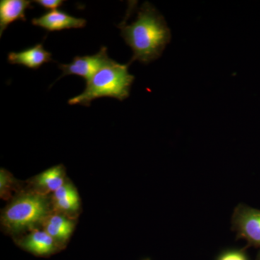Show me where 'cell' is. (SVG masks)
I'll list each match as a JSON object with an SVG mask.
<instances>
[{
  "instance_id": "cell-1",
  "label": "cell",
  "mask_w": 260,
  "mask_h": 260,
  "mask_svg": "<svg viewBox=\"0 0 260 260\" xmlns=\"http://www.w3.org/2000/svg\"><path fill=\"white\" fill-rule=\"evenodd\" d=\"M118 28L126 44L133 49L129 64L134 61L147 64L156 60L172 39L164 16L148 2L140 8L135 22L127 25L123 21Z\"/></svg>"
},
{
  "instance_id": "cell-2",
  "label": "cell",
  "mask_w": 260,
  "mask_h": 260,
  "mask_svg": "<svg viewBox=\"0 0 260 260\" xmlns=\"http://www.w3.org/2000/svg\"><path fill=\"white\" fill-rule=\"evenodd\" d=\"M52 210L50 196L34 189H23L2 210L1 226L6 234L18 236L41 226Z\"/></svg>"
},
{
  "instance_id": "cell-3",
  "label": "cell",
  "mask_w": 260,
  "mask_h": 260,
  "mask_svg": "<svg viewBox=\"0 0 260 260\" xmlns=\"http://www.w3.org/2000/svg\"><path fill=\"white\" fill-rule=\"evenodd\" d=\"M129 64H121L113 60L99 70L86 83L83 93L68 101L70 105L90 107L95 99L114 98L122 102L129 96L134 75L128 72Z\"/></svg>"
},
{
  "instance_id": "cell-4",
  "label": "cell",
  "mask_w": 260,
  "mask_h": 260,
  "mask_svg": "<svg viewBox=\"0 0 260 260\" xmlns=\"http://www.w3.org/2000/svg\"><path fill=\"white\" fill-rule=\"evenodd\" d=\"M232 229L237 239H244L248 246L260 248V210L238 205L232 218Z\"/></svg>"
},
{
  "instance_id": "cell-5",
  "label": "cell",
  "mask_w": 260,
  "mask_h": 260,
  "mask_svg": "<svg viewBox=\"0 0 260 260\" xmlns=\"http://www.w3.org/2000/svg\"><path fill=\"white\" fill-rule=\"evenodd\" d=\"M112 61L113 59L108 56L107 48L102 47L100 51L93 55L77 56L69 64H59V69L62 71V75L59 78L66 75H78L87 83L95 73Z\"/></svg>"
},
{
  "instance_id": "cell-6",
  "label": "cell",
  "mask_w": 260,
  "mask_h": 260,
  "mask_svg": "<svg viewBox=\"0 0 260 260\" xmlns=\"http://www.w3.org/2000/svg\"><path fill=\"white\" fill-rule=\"evenodd\" d=\"M20 248L38 256H49L62 249L59 244L44 230L32 229L16 239Z\"/></svg>"
},
{
  "instance_id": "cell-7",
  "label": "cell",
  "mask_w": 260,
  "mask_h": 260,
  "mask_svg": "<svg viewBox=\"0 0 260 260\" xmlns=\"http://www.w3.org/2000/svg\"><path fill=\"white\" fill-rule=\"evenodd\" d=\"M76 223L75 219L52 210L43 219L41 227L64 249L74 232Z\"/></svg>"
},
{
  "instance_id": "cell-8",
  "label": "cell",
  "mask_w": 260,
  "mask_h": 260,
  "mask_svg": "<svg viewBox=\"0 0 260 260\" xmlns=\"http://www.w3.org/2000/svg\"><path fill=\"white\" fill-rule=\"evenodd\" d=\"M52 210L76 220L81 208L79 193L73 182L68 180L50 195Z\"/></svg>"
},
{
  "instance_id": "cell-9",
  "label": "cell",
  "mask_w": 260,
  "mask_h": 260,
  "mask_svg": "<svg viewBox=\"0 0 260 260\" xmlns=\"http://www.w3.org/2000/svg\"><path fill=\"white\" fill-rule=\"evenodd\" d=\"M32 25L40 27L49 32L59 31L64 29L83 28L86 25V20L72 16L62 10H54L34 18Z\"/></svg>"
},
{
  "instance_id": "cell-10",
  "label": "cell",
  "mask_w": 260,
  "mask_h": 260,
  "mask_svg": "<svg viewBox=\"0 0 260 260\" xmlns=\"http://www.w3.org/2000/svg\"><path fill=\"white\" fill-rule=\"evenodd\" d=\"M68 181L66 169L62 164L53 167L32 177L29 187L37 192L50 196Z\"/></svg>"
},
{
  "instance_id": "cell-11",
  "label": "cell",
  "mask_w": 260,
  "mask_h": 260,
  "mask_svg": "<svg viewBox=\"0 0 260 260\" xmlns=\"http://www.w3.org/2000/svg\"><path fill=\"white\" fill-rule=\"evenodd\" d=\"M8 62L11 64H20L29 69L38 70L45 63L52 61L51 53L44 49L42 44L28 48L19 52H10Z\"/></svg>"
},
{
  "instance_id": "cell-12",
  "label": "cell",
  "mask_w": 260,
  "mask_h": 260,
  "mask_svg": "<svg viewBox=\"0 0 260 260\" xmlns=\"http://www.w3.org/2000/svg\"><path fill=\"white\" fill-rule=\"evenodd\" d=\"M32 1L29 0H1L0 1V37L5 29L17 20L26 21L25 11L32 9Z\"/></svg>"
},
{
  "instance_id": "cell-13",
  "label": "cell",
  "mask_w": 260,
  "mask_h": 260,
  "mask_svg": "<svg viewBox=\"0 0 260 260\" xmlns=\"http://www.w3.org/2000/svg\"><path fill=\"white\" fill-rule=\"evenodd\" d=\"M20 183L13 174L6 169L2 168L0 170V197L2 199L10 200L15 196L13 193L18 194L23 189H20Z\"/></svg>"
},
{
  "instance_id": "cell-14",
  "label": "cell",
  "mask_w": 260,
  "mask_h": 260,
  "mask_svg": "<svg viewBox=\"0 0 260 260\" xmlns=\"http://www.w3.org/2000/svg\"><path fill=\"white\" fill-rule=\"evenodd\" d=\"M215 260H249L244 249H226L222 251Z\"/></svg>"
},
{
  "instance_id": "cell-15",
  "label": "cell",
  "mask_w": 260,
  "mask_h": 260,
  "mask_svg": "<svg viewBox=\"0 0 260 260\" xmlns=\"http://www.w3.org/2000/svg\"><path fill=\"white\" fill-rule=\"evenodd\" d=\"M64 2L63 0H36L32 3H37L44 9L54 10L64 5Z\"/></svg>"
},
{
  "instance_id": "cell-16",
  "label": "cell",
  "mask_w": 260,
  "mask_h": 260,
  "mask_svg": "<svg viewBox=\"0 0 260 260\" xmlns=\"http://www.w3.org/2000/svg\"><path fill=\"white\" fill-rule=\"evenodd\" d=\"M256 260H260V251H259V253H258L257 256H256Z\"/></svg>"
}]
</instances>
